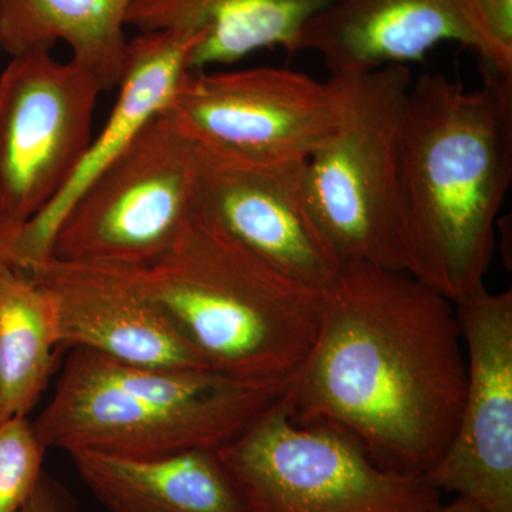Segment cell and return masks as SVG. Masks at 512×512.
Wrapping results in <instances>:
<instances>
[{
    "label": "cell",
    "mask_w": 512,
    "mask_h": 512,
    "mask_svg": "<svg viewBox=\"0 0 512 512\" xmlns=\"http://www.w3.org/2000/svg\"><path fill=\"white\" fill-rule=\"evenodd\" d=\"M134 274L217 372L289 379L315 342L323 292L282 274L192 210L170 251Z\"/></svg>",
    "instance_id": "obj_4"
},
{
    "label": "cell",
    "mask_w": 512,
    "mask_h": 512,
    "mask_svg": "<svg viewBox=\"0 0 512 512\" xmlns=\"http://www.w3.org/2000/svg\"><path fill=\"white\" fill-rule=\"evenodd\" d=\"M197 37L174 32L138 33L128 40L119 97L107 123L93 138L72 178L45 210L25 224L0 217V258L28 272L52 256L53 238L64 215L83 191L138 136L154 117L168 110Z\"/></svg>",
    "instance_id": "obj_13"
},
{
    "label": "cell",
    "mask_w": 512,
    "mask_h": 512,
    "mask_svg": "<svg viewBox=\"0 0 512 512\" xmlns=\"http://www.w3.org/2000/svg\"><path fill=\"white\" fill-rule=\"evenodd\" d=\"M28 274L55 298L63 352L89 350L151 369H210L134 269L52 255Z\"/></svg>",
    "instance_id": "obj_12"
},
{
    "label": "cell",
    "mask_w": 512,
    "mask_h": 512,
    "mask_svg": "<svg viewBox=\"0 0 512 512\" xmlns=\"http://www.w3.org/2000/svg\"><path fill=\"white\" fill-rule=\"evenodd\" d=\"M330 80L339 126L306 165L313 217L340 265L406 271L399 138L412 70L394 64Z\"/></svg>",
    "instance_id": "obj_5"
},
{
    "label": "cell",
    "mask_w": 512,
    "mask_h": 512,
    "mask_svg": "<svg viewBox=\"0 0 512 512\" xmlns=\"http://www.w3.org/2000/svg\"><path fill=\"white\" fill-rule=\"evenodd\" d=\"M19 512H77V508L72 494L45 471Z\"/></svg>",
    "instance_id": "obj_21"
},
{
    "label": "cell",
    "mask_w": 512,
    "mask_h": 512,
    "mask_svg": "<svg viewBox=\"0 0 512 512\" xmlns=\"http://www.w3.org/2000/svg\"><path fill=\"white\" fill-rule=\"evenodd\" d=\"M332 0H133L127 26L197 37L188 69L228 66L266 47L299 52L306 23Z\"/></svg>",
    "instance_id": "obj_15"
},
{
    "label": "cell",
    "mask_w": 512,
    "mask_h": 512,
    "mask_svg": "<svg viewBox=\"0 0 512 512\" xmlns=\"http://www.w3.org/2000/svg\"><path fill=\"white\" fill-rule=\"evenodd\" d=\"M289 379L212 369H151L70 350L55 393L32 421L43 446L150 458L218 450L272 406Z\"/></svg>",
    "instance_id": "obj_3"
},
{
    "label": "cell",
    "mask_w": 512,
    "mask_h": 512,
    "mask_svg": "<svg viewBox=\"0 0 512 512\" xmlns=\"http://www.w3.org/2000/svg\"><path fill=\"white\" fill-rule=\"evenodd\" d=\"M62 352L52 293L0 258V423L29 417L55 375Z\"/></svg>",
    "instance_id": "obj_18"
},
{
    "label": "cell",
    "mask_w": 512,
    "mask_h": 512,
    "mask_svg": "<svg viewBox=\"0 0 512 512\" xmlns=\"http://www.w3.org/2000/svg\"><path fill=\"white\" fill-rule=\"evenodd\" d=\"M443 42L467 46L483 72L490 67L473 0H332L306 23L299 52L318 53L332 76H346L419 62Z\"/></svg>",
    "instance_id": "obj_14"
},
{
    "label": "cell",
    "mask_w": 512,
    "mask_h": 512,
    "mask_svg": "<svg viewBox=\"0 0 512 512\" xmlns=\"http://www.w3.org/2000/svg\"><path fill=\"white\" fill-rule=\"evenodd\" d=\"M512 181V86L413 79L399 138L406 271L451 303L485 285Z\"/></svg>",
    "instance_id": "obj_2"
},
{
    "label": "cell",
    "mask_w": 512,
    "mask_h": 512,
    "mask_svg": "<svg viewBox=\"0 0 512 512\" xmlns=\"http://www.w3.org/2000/svg\"><path fill=\"white\" fill-rule=\"evenodd\" d=\"M47 448L29 417L0 423V512H19L45 473Z\"/></svg>",
    "instance_id": "obj_19"
},
{
    "label": "cell",
    "mask_w": 512,
    "mask_h": 512,
    "mask_svg": "<svg viewBox=\"0 0 512 512\" xmlns=\"http://www.w3.org/2000/svg\"><path fill=\"white\" fill-rule=\"evenodd\" d=\"M453 305L403 269L340 265L285 392L293 417L338 427L382 467L426 476L453 440L466 392Z\"/></svg>",
    "instance_id": "obj_1"
},
{
    "label": "cell",
    "mask_w": 512,
    "mask_h": 512,
    "mask_svg": "<svg viewBox=\"0 0 512 512\" xmlns=\"http://www.w3.org/2000/svg\"><path fill=\"white\" fill-rule=\"evenodd\" d=\"M197 143L167 110L154 117L77 198L52 255L83 264L147 268L190 218Z\"/></svg>",
    "instance_id": "obj_7"
},
{
    "label": "cell",
    "mask_w": 512,
    "mask_h": 512,
    "mask_svg": "<svg viewBox=\"0 0 512 512\" xmlns=\"http://www.w3.org/2000/svg\"><path fill=\"white\" fill-rule=\"evenodd\" d=\"M456 313L466 392L453 440L426 477L484 512H512V291L480 286Z\"/></svg>",
    "instance_id": "obj_11"
},
{
    "label": "cell",
    "mask_w": 512,
    "mask_h": 512,
    "mask_svg": "<svg viewBox=\"0 0 512 512\" xmlns=\"http://www.w3.org/2000/svg\"><path fill=\"white\" fill-rule=\"evenodd\" d=\"M69 456L110 512H251L217 450L150 458L80 450Z\"/></svg>",
    "instance_id": "obj_16"
},
{
    "label": "cell",
    "mask_w": 512,
    "mask_h": 512,
    "mask_svg": "<svg viewBox=\"0 0 512 512\" xmlns=\"http://www.w3.org/2000/svg\"><path fill=\"white\" fill-rule=\"evenodd\" d=\"M167 111L202 146L268 163L309 160L340 117L332 80L269 66L188 70Z\"/></svg>",
    "instance_id": "obj_9"
},
{
    "label": "cell",
    "mask_w": 512,
    "mask_h": 512,
    "mask_svg": "<svg viewBox=\"0 0 512 512\" xmlns=\"http://www.w3.org/2000/svg\"><path fill=\"white\" fill-rule=\"evenodd\" d=\"M131 5L133 0H0V49L18 56L66 43L70 60L109 92L123 79Z\"/></svg>",
    "instance_id": "obj_17"
},
{
    "label": "cell",
    "mask_w": 512,
    "mask_h": 512,
    "mask_svg": "<svg viewBox=\"0 0 512 512\" xmlns=\"http://www.w3.org/2000/svg\"><path fill=\"white\" fill-rule=\"evenodd\" d=\"M430 512H484L478 507L477 504H474L473 501L466 500V498L457 497L453 503L450 504H441L439 507L434 508L433 511Z\"/></svg>",
    "instance_id": "obj_22"
},
{
    "label": "cell",
    "mask_w": 512,
    "mask_h": 512,
    "mask_svg": "<svg viewBox=\"0 0 512 512\" xmlns=\"http://www.w3.org/2000/svg\"><path fill=\"white\" fill-rule=\"evenodd\" d=\"M473 8L490 49L484 79L512 86V0H473Z\"/></svg>",
    "instance_id": "obj_20"
},
{
    "label": "cell",
    "mask_w": 512,
    "mask_h": 512,
    "mask_svg": "<svg viewBox=\"0 0 512 512\" xmlns=\"http://www.w3.org/2000/svg\"><path fill=\"white\" fill-rule=\"evenodd\" d=\"M306 165L249 160L197 143L191 210L282 274L323 292L340 262L313 217Z\"/></svg>",
    "instance_id": "obj_10"
},
{
    "label": "cell",
    "mask_w": 512,
    "mask_h": 512,
    "mask_svg": "<svg viewBox=\"0 0 512 512\" xmlns=\"http://www.w3.org/2000/svg\"><path fill=\"white\" fill-rule=\"evenodd\" d=\"M217 451L251 512H430L441 505L423 474L380 466L338 427L296 420L285 393Z\"/></svg>",
    "instance_id": "obj_6"
},
{
    "label": "cell",
    "mask_w": 512,
    "mask_h": 512,
    "mask_svg": "<svg viewBox=\"0 0 512 512\" xmlns=\"http://www.w3.org/2000/svg\"><path fill=\"white\" fill-rule=\"evenodd\" d=\"M101 90L50 50L12 56L0 74V217L25 224L66 187L92 143Z\"/></svg>",
    "instance_id": "obj_8"
}]
</instances>
